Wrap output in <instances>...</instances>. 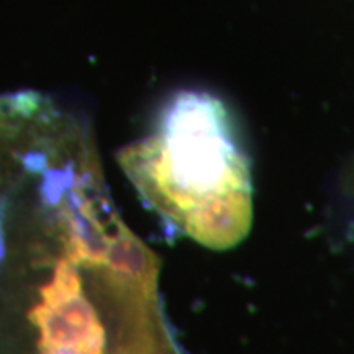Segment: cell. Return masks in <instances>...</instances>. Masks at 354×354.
I'll return each instance as SVG.
<instances>
[{
    "instance_id": "obj_2",
    "label": "cell",
    "mask_w": 354,
    "mask_h": 354,
    "mask_svg": "<svg viewBox=\"0 0 354 354\" xmlns=\"http://www.w3.org/2000/svg\"><path fill=\"white\" fill-rule=\"evenodd\" d=\"M118 162L149 209L201 245L228 250L250 232V165L216 97L179 92L153 133L125 146Z\"/></svg>"
},
{
    "instance_id": "obj_1",
    "label": "cell",
    "mask_w": 354,
    "mask_h": 354,
    "mask_svg": "<svg viewBox=\"0 0 354 354\" xmlns=\"http://www.w3.org/2000/svg\"><path fill=\"white\" fill-rule=\"evenodd\" d=\"M158 279L110 202L87 122L48 115L0 184V354H185Z\"/></svg>"
}]
</instances>
